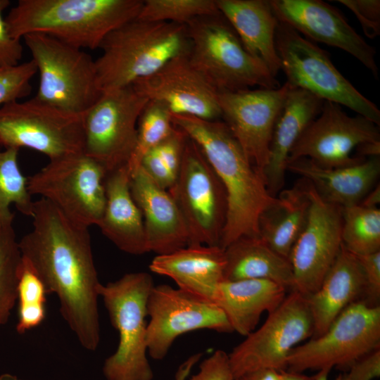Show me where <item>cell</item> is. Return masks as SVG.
Wrapping results in <instances>:
<instances>
[{"label": "cell", "mask_w": 380, "mask_h": 380, "mask_svg": "<svg viewBox=\"0 0 380 380\" xmlns=\"http://www.w3.org/2000/svg\"><path fill=\"white\" fill-rule=\"evenodd\" d=\"M372 141H380L378 125L360 115L350 117L341 106L324 101L321 113L291 149L288 163L306 158L325 167L353 165L366 160L355 156L353 151Z\"/></svg>", "instance_id": "17"}, {"label": "cell", "mask_w": 380, "mask_h": 380, "mask_svg": "<svg viewBox=\"0 0 380 380\" xmlns=\"http://www.w3.org/2000/svg\"><path fill=\"white\" fill-rule=\"evenodd\" d=\"M289 88L285 82L277 89H250L217 94L223 122L263 179L274 128Z\"/></svg>", "instance_id": "16"}, {"label": "cell", "mask_w": 380, "mask_h": 380, "mask_svg": "<svg viewBox=\"0 0 380 380\" xmlns=\"http://www.w3.org/2000/svg\"><path fill=\"white\" fill-rule=\"evenodd\" d=\"M281 372L271 369H262L246 373L235 380H280Z\"/></svg>", "instance_id": "45"}, {"label": "cell", "mask_w": 380, "mask_h": 380, "mask_svg": "<svg viewBox=\"0 0 380 380\" xmlns=\"http://www.w3.org/2000/svg\"><path fill=\"white\" fill-rule=\"evenodd\" d=\"M280 380H315V376H308L302 372L289 370L281 371Z\"/></svg>", "instance_id": "49"}, {"label": "cell", "mask_w": 380, "mask_h": 380, "mask_svg": "<svg viewBox=\"0 0 380 380\" xmlns=\"http://www.w3.org/2000/svg\"><path fill=\"white\" fill-rule=\"evenodd\" d=\"M22 254L13 227L0 232V327L11 316L18 300Z\"/></svg>", "instance_id": "34"}, {"label": "cell", "mask_w": 380, "mask_h": 380, "mask_svg": "<svg viewBox=\"0 0 380 380\" xmlns=\"http://www.w3.org/2000/svg\"><path fill=\"white\" fill-rule=\"evenodd\" d=\"M10 1L0 0V70L19 65L23 56V47L20 39L12 38L8 34L2 13Z\"/></svg>", "instance_id": "42"}, {"label": "cell", "mask_w": 380, "mask_h": 380, "mask_svg": "<svg viewBox=\"0 0 380 380\" xmlns=\"http://www.w3.org/2000/svg\"><path fill=\"white\" fill-rule=\"evenodd\" d=\"M186 26L188 58L218 92L280 87L266 66L246 50L221 13L196 18Z\"/></svg>", "instance_id": "5"}, {"label": "cell", "mask_w": 380, "mask_h": 380, "mask_svg": "<svg viewBox=\"0 0 380 380\" xmlns=\"http://www.w3.org/2000/svg\"><path fill=\"white\" fill-rule=\"evenodd\" d=\"M220 13L233 27L246 50L277 77L281 61L275 46L279 20L270 1L215 0Z\"/></svg>", "instance_id": "27"}, {"label": "cell", "mask_w": 380, "mask_h": 380, "mask_svg": "<svg viewBox=\"0 0 380 380\" xmlns=\"http://www.w3.org/2000/svg\"><path fill=\"white\" fill-rule=\"evenodd\" d=\"M361 265L365 291L362 300L370 306H379L380 300V251L356 255Z\"/></svg>", "instance_id": "39"}, {"label": "cell", "mask_w": 380, "mask_h": 380, "mask_svg": "<svg viewBox=\"0 0 380 380\" xmlns=\"http://www.w3.org/2000/svg\"><path fill=\"white\" fill-rule=\"evenodd\" d=\"M343 246L355 255L380 251V210L360 204L342 208Z\"/></svg>", "instance_id": "32"}, {"label": "cell", "mask_w": 380, "mask_h": 380, "mask_svg": "<svg viewBox=\"0 0 380 380\" xmlns=\"http://www.w3.org/2000/svg\"><path fill=\"white\" fill-rule=\"evenodd\" d=\"M191 380H235L228 354L222 350H215L202 361Z\"/></svg>", "instance_id": "41"}, {"label": "cell", "mask_w": 380, "mask_h": 380, "mask_svg": "<svg viewBox=\"0 0 380 380\" xmlns=\"http://www.w3.org/2000/svg\"><path fill=\"white\" fill-rule=\"evenodd\" d=\"M329 372L326 371H319L315 376V380H329L328 374ZM335 380H343V375H339Z\"/></svg>", "instance_id": "50"}, {"label": "cell", "mask_w": 380, "mask_h": 380, "mask_svg": "<svg viewBox=\"0 0 380 380\" xmlns=\"http://www.w3.org/2000/svg\"><path fill=\"white\" fill-rule=\"evenodd\" d=\"M188 232L187 246H219L227 215V197L220 178L189 137L176 180L167 190Z\"/></svg>", "instance_id": "9"}, {"label": "cell", "mask_w": 380, "mask_h": 380, "mask_svg": "<svg viewBox=\"0 0 380 380\" xmlns=\"http://www.w3.org/2000/svg\"><path fill=\"white\" fill-rule=\"evenodd\" d=\"M148 101L132 84L103 92L84 114V153L107 174L129 160L136 146L139 118Z\"/></svg>", "instance_id": "14"}, {"label": "cell", "mask_w": 380, "mask_h": 380, "mask_svg": "<svg viewBox=\"0 0 380 380\" xmlns=\"http://www.w3.org/2000/svg\"><path fill=\"white\" fill-rule=\"evenodd\" d=\"M23 38L39 73L36 99L77 115H84L98 101L103 92L95 60L89 54L45 34Z\"/></svg>", "instance_id": "7"}, {"label": "cell", "mask_w": 380, "mask_h": 380, "mask_svg": "<svg viewBox=\"0 0 380 380\" xmlns=\"http://www.w3.org/2000/svg\"><path fill=\"white\" fill-rule=\"evenodd\" d=\"M364 291V275L357 258L342 245L319 287L306 297L313 321L311 338L324 334L345 308L362 300Z\"/></svg>", "instance_id": "26"}, {"label": "cell", "mask_w": 380, "mask_h": 380, "mask_svg": "<svg viewBox=\"0 0 380 380\" xmlns=\"http://www.w3.org/2000/svg\"><path fill=\"white\" fill-rule=\"evenodd\" d=\"M130 179L126 165L106 175V203L98 227L120 250L141 255L148 251L142 214L131 194Z\"/></svg>", "instance_id": "25"}, {"label": "cell", "mask_w": 380, "mask_h": 380, "mask_svg": "<svg viewBox=\"0 0 380 380\" xmlns=\"http://www.w3.org/2000/svg\"><path fill=\"white\" fill-rule=\"evenodd\" d=\"M141 167L153 182L164 189H170L176 180V177L163 161L156 148L146 153L141 160Z\"/></svg>", "instance_id": "43"}, {"label": "cell", "mask_w": 380, "mask_h": 380, "mask_svg": "<svg viewBox=\"0 0 380 380\" xmlns=\"http://www.w3.org/2000/svg\"><path fill=\"white\" fill-rule=\"evenodd\" d=\"M188 138L182 129L175 126L172 133L156 147L163 161L176 178Z\"/></svg>", "instance_id": "40"}, {"label": "cell", "mask_w": 380, "mask_h": 380, "mask_svg": "<svg viewBox=\"0 0 380 380\" xmlns=\"http://www.w3.org/2000/svg\"><path fill=\"white\" fill-rule=\"evenodd\" d=\"M95 60L97 83L102 92L146 78L170 61L188 54L186 25L133 19L109 33Z\"/></svg>", "instance_id": "4"}, {"label": "cell", "mask_w": 380, "mask_h": 380, "mask_svg": "<svg viewBox=\"0 0 380 380\" xmlns=\"http://www.w3.org/2000/svg\"><path fill=\"white\" fill-rule=\"evenodd\" d=\"M380 348V306L357 300L345 308L318 337L310 338L290 353L286 370L315 369L329 372L347 367Z\"/></svg>", "instance_id": "12"}, {"label": "cell", "mask_w": 380, "mask_h": 380, "mask_svg": "<svg viewBox=\"0 0 380 380\" xmlns=\"http://www.w3.org/2000/svg\"><path fill=\"white\" fill-rule=\"evenodd\" d=\"M220 13L215 0H146L137 18L186 25L196 18Z\"/></svg>", "instance_id": "36"}, {"label": "cell", "mask_w": 380, "mask_h": 380, "mask_svg": "<svg viewBox=\"0 0 380 380\" xmlns=\"http://www.w3.org/2000/svg\"><path fill=\"white\" fill-rule=\"evenodd\" d=\"M187 55L170 61L132 84L148 100L164 104L173 115L219 120L218 91L193 67Z\"/></svg>", "instance_id": "20"}, {"label": "cell", "mask_w": 380, "mask_h": 380, "mask_svg": "<svg viewBox=\"0 0 380 380\" xmlns=\"http://www.w3.org/2000/svg\"><path fill=\"white\" fill-rule=\"evenodd\" d=\"M224 251L219 246H187L157 255L149 265L156 274L172 279L178 289L215 303L220 284L224 281Z\"/></svg>", "instance_id": "22"}, {"label": "cell", "mask_w": 380, "mask_h": 380, "mask_svg": "<svg viewBox=\"0 0 380 380\" xmlns=\"http://www.w3.org/2000/svg\"><path fill=\"white\" fill-rule=\"evenodd\" d=\"M343 380H373L380 376V348L361 357L349 367Z\"/></svg>", "instance_id": "44"}, {"label": "cell", "mask_w": 380, "mask_h": 380, "mask_svg": "<svg viewBox=\"0 0 380 380\" xmlns=\"http://www.w3.org/2000/svg\"><path fill=\"white\" fill-rule=\"evenodd\" d=\"M172 115L164 104L148 101L139 118L136 146L126 165L131 175L140 167L146 153L172 133L175 127Z\"/></svg>", "instance_id": "33"}, {"label": "cell", "mask_w": 380, "mask_h": 380, "mask_svg": "<svg viewBox=\"0 0 380 380\" xmlns=\"http://www.w3.org/2000/svg\"><path fill=\"white\" fill-rule=\"evenodd\" d=\"M17 291L18 320L16 330L19 334H24L39 326L44 319L47 292L42 281L23 258Z\"/></svg>", "instance_id": "35"}, {"label": "cell", "mask_w": 380, "mask_h": 380, "mask_svg": "<svg viewBox=\"0 0 380 380\" xmlns=\"http://www.w3.org/2000/svg\"><path fill=\"white\" fill-rule=\"evenodd\" d=\"M380 203V186L376 184L359 203L368 208H378Z\"/></svg>", "instance_id": "48"}, {"label": "cell", "mask_w": 380, "mask_h": 380, "mask_svg": "<svg viewBox=\"0 0 380 380\" xmlns=\"http://www.w3.org/2000/svg\"><path fill=\"white\" fill-rule=\"evenodd\" d=\"M310 198L306 224L289 255L292 291L305 297L319 287L342 246V208L322 200L312 184Z\"/></svg>", "instance_id": "18"}, {"label": "cell", "mask_w": 380, "mask_h": 380, "mask_svg": "<svg viewBox=\"0 0 380 380\" xmlns=\"http://www.w3.org/2000/svg\"><path fill=\"white\" fill-rule=\"evenodd\" d=\"M275 46L290 86L303 89L324 101L345 106L380 125V110L336 68L328 53L279 21Z\"/></svg>", "instance_id": "8"}, {"label": "cell", "mask_w": 380, "mask_h": 380, "mask_svg": "<svg viewBox=\"0 0 380 380\" xmlns=\"http://www.w3.org/2000/svg\"><path fill=\"white\" fill-rule=\"evenodd\" d=\"M324 101L289 85L276 122L270 146L264 180L271 196L276 197L284 185L290 152L308 125L321 113Z\"/></svg>", "instance_id": "23"}, {"label": "cell", "mask_w": 380, "mask_h": 380, "mask_svg": "<svg viewBox=\"0 0 380 380\" xmlns=\"http://www.w3.org/2000/svg\"><path fill=\"white\" fill-rule=\"evenodd\" d=\"M143 4V0H19L4 21L13 39L41 33L94 50L109 33L137 18Z\"/></svg>", "instance_id": "3"}, {"label": "cell", "mask_w": 380, "mask_h": 380, "mask_svg": "<svg viewBox=\"0 0 380 380\" xmlns=\"http://www.w3.org/2000/svg\"><path fill=\"white\" fill-rule=\"evenodd\" d=\"M288 291L268 279L224 281L214 303L225 313L233 331L246 336L255 330L262 313L277 308Z\"/></svg>", "instance_id": "28"}, {"label": "cell", "mask_w": 380, "mask_h": 380, "mask_svg": "<svg viewBox=\"0 0 380 380\" xmlns=\"http://www.w3.org/2000/svg\"><path fill=\"white\" fill-rule=\"evenodd\" d=\"M107 172L84 153L49 160L41 170L27 178L31 196L52 203L73 222L98 226L103 215Z\"/></svg>", "instance_id": "10"}, {"label": "cell", "mask_w": 380, "mask_h": 380, "mask_svg": "<svg viewBox=\"0 0 380 380\" xmlns=\"http://www.w3.org/2000/svg\"><path fill=\"white\" fill-rule=\"evenodd\" d=\"M286 170L308 180L327 203L345 208L359 204L377 184L380 159L373 157L348 166L325 167L299 158L289 162Z\"/></svg>", "instance_id": "24"}, {"label": "cell", "mask_w": 380, "mask_h": 380, "mask_svg": "<svg viewBox=\"0 0 380 380\" xmlns=\"http://www.w3.org/2000/svg\"><path fill=\"white\" fill-rule=\"evenodd\" d=\"M32 229L18 241L22 258L55 293L60 312L80 343L95 350L100 343L101 284L89 228L68 219L47 200L34 202Z\"/></svg>", "instance_id": "1"}, {"label": "cell", "mask_w": 380, "mask_h": 380, "mask_svg": "<svg viewBox=\"0 0 380 380\" xmlns=\"http://www.w3.org/2000/svg\"><path fill=\"white\" fill-rule=\"evenodd\" d=\"M201 356V353L194 354L182 363L176 373L175 380H186L193 367L196 364Z\"/></svg>", "instance_id": "47"}, {"label": "cell", "mask_w": 380, "mask_h": 380, "mask_svg": "<svg viewBox=\"0 0 380 380\" xmlns=\"http://www.w3.org/2000/svg\"><path fill=\"white\" fill-rule=\"evenodd\" d=\"M172 120L198 146L226 191L227 215L220 246L224 249L241 236H260V217L277 198L227 125L189 115H172Z\"/></svg>", "instance_id": "2"}, {"label": "cell", "mask_w": 380, "mask_h": 380, "mask_svg": "<svg viewBox=\"0 0 380 380\" xmlns=\"http://www.w3.org/2000/svg\"><path fill=\"white\" fill-rule=\"evenodd\" d=\"M146 343L149 355L161 360L179 336L198 329L233 332L223 310L170 285L153 286L147 303Z\"/></svg>", "instance_id": "15"}, {"label": "cell", "mask_w": 380, "mask_h": 380, "mask_svg": "<svg viewBox=\"0 0 380 380\" xmlns=\"http://www.w3.org/2000/svg\"><path fill=\"white\" fill-rule=\"evenodd\" d=\"M0 147H25L49 160L84 153V115L63 111L34 97L0 108Z\"/></svg>", "instance_id": "11"}, {"label": "cell", "mask_w": 380, "mask_h": 380, "mask_svg": "<svg viewBox=\"0 0 380 380\" xmlns=\"http://www.w3.org/2000/svg\"><path fill=\"white\" fill-rule=\"evenodd\" d=\"M34 61L19 64L15 67L0 70V104L18 101L30 95V80L37 73Z\"/></svg>", "instance_id": "37"}, {"label": "cell", "mask_w": 380, "mask_h": 380, "mask_svg": "<svg viewBox=\"0 0 380 380\" xmlns=\"http://www.w3.org/2000/svg\"><path fill=\"white\" fill-rule=\"evenodd\" d=\"M313 334L308 299L291 291L257 330L253 331L228 354L235 379L258 369L286 370L291 351Z\"/></svg>", "instance_id": "13"}, {"label": "cell", "mask_w": 380, "mask_h": 380, "mask_svg": "<svg viewBox=\"0 0 380 380\" xmlns=\"http://www.w3.org/2000/svg\"><path fill=\"white\" fill-rule=\"evenodd\" d=\"M224 281L268 279L293 289L290 261L271 248L260 236H241L224 248Z\"/></svg>", "instance_id": "30"}, {"label": "cell", "mask_w": 380, "mask_h": 380, "mask_svg": "<svg viewBox=\"0 0 380 380\" xmlns=\"http://www.w3.org/2000/svg\"><path fill=\"white\" fill-rule=\"evenodd\" d=\"M18 149L0 150V232L13 227L14 204L22 214L32 217L34 201L28 191L27 178L18 163Z\"/></svg>", "instance_id": "31"}, {"label": "cell", "mask_w": 380, "mask_h": 380, "mask_svg": "<svg viewBox=\"0 0 380 380\" xmlns=\"http://www.w3.org/2000/svg\"><path fill=\"white\" fill-rule=\"evenodd\" d=\"M151 274L132 272L106 285L102 298L112 325L118 331L116 351L103 365L107 380H152L153 373L146 353L147 303L153 287Z\"/></svg>", "instance_id": "6"}, {"label": "cell", "mask_w": 380, "mask_h": 380, "mask_svg": "<svg viewBox=\"0 0 380 380\" xmlns=\"http://www.w3.org/2000/svg\"><path fill=\"white\" fill-rule=\"evenodd\" d=\"M270 4L279 22L314 41L350 53L378 79L375 49L335 7L319 0H271Z\"/></svg>", "instance_id": "19"}, {"label": "cell", "mask_w": 380, "mask_h": 380, "mask_svg": "<svg viewBox=\"0 0 380 380\" xmlns=\"http://www.w3.org/2000/svg\"><path fill=\"white\" fill-rule=\"evenodd\" d=\"M310 189V182L300 177L291 188L281 190L276 203L267 208L259 219V236L271 248L289 260L308 220Z\"/></svg>", "instance_id": "29"}, {"label": "cell", "mask_w": 380, "mask_h": 380, "mask_svg": "<svg viewBox=\"0 0 380 380\" xmlns=\"http://www.w3.org/2000/svg\"><path fill=\"white\" fill-rule=\"evenodd\" d=\"M380 141L366 142L358 146L355 150V156L363 158L379 157Z\"/></svg>", "instance_id": "46"}, {"label": "cell", "mask_w": 380, "mask_h": 380, "mask_svg": "<svg viewBox=\"0 0 380 380\" xmlns=\"http://www.w3.org/2000/svg\"><path fill=\"white\" fill-rule=\"evenodd\" d=\"M130 191L142 214L148 252L163 255L187 246L186 226L176 202L141 166L131 175Z\"/></svg>", "instance_id": "21"}, {"label": "cell", "mask_w": 380, "mask_h": 380, "mask_svg": "<svg viewBox=\"0 0 380 380\" xmlns=\"http://www.w3.org/2000/svg\"><path fill=\"white\" fill-rule=\"evenodd\" d=\"M357 18L365 34L374 39L380 34L379 0H338Z\"/></svg>", "instance_id": "38"}]
</instances>
